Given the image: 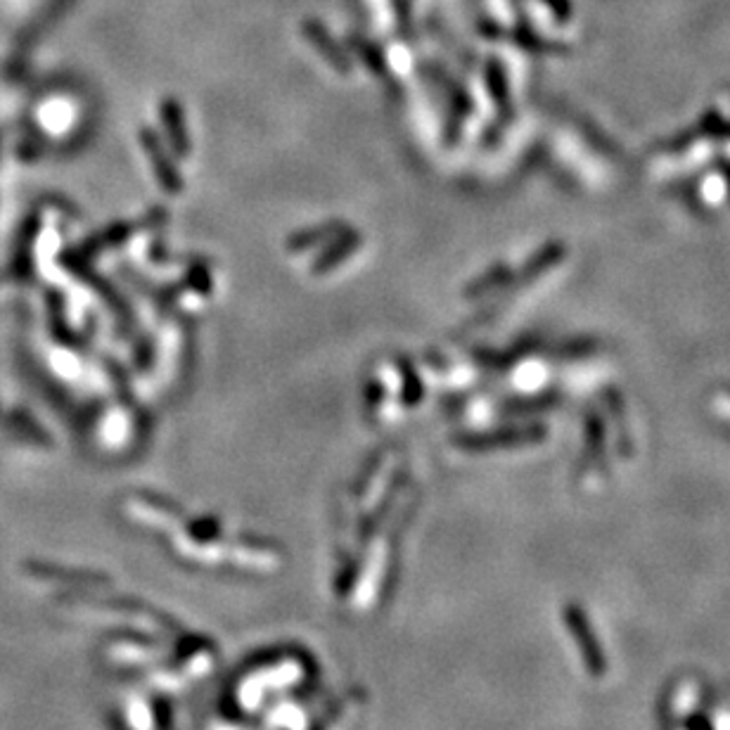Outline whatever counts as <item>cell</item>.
<instances>
[{"instance_id": "cell-1", "label": "cell", "mask_w": 730, "mask_h": 730, "mask_svg": "<svg viewBox=\"0 0 730 730\" xmlns=\"http://www.w3.org/2000/svg\"><path fill=\"white\" fill-rule=\"evenodd\" d=\"M304 31H306V34L311 36L313 46H316V48L320 50V53H323L325 57H328V60H330L332 64H337V67H342V69L347 67V62L342 60V53H339V48L335 46V43H332L330 34H328V31H325L323 27H320L318 22H313V19H311V22H306V24H304Z\"/></svg>"}]
</instances>
